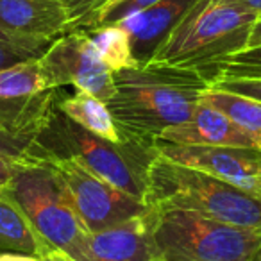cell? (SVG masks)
<instances>
[{
  "mask_svg": "<svg viewBox=\"0 0 261 261\" xmlns=\"http://www.w3.org/2000/svg\"><path fill=\"white\" fill-rule=\"evenodd\" d=\"M38 58H41V56L34 54L31 50H23V48H16L11 47V45L0 43V70L13 65H18V63L27 61V59H38Z\"/></svg>",
  "mask_w": 261,
  "mask_h": 261,
  "instance_id": "cb8c5ba5",
  "label": "cell"
},
{
  "mask_svg": "<svg viewBox=\"0 0 261 261\" xmlns=\"http://www.w3.org/2000/svg\"><path fill=\"white\" fill-rule=\"evenodd\" d=\"M20 158H11V156H2L0 154V186H6L13 177V172H15L16 161Z\"/></svg>",
  "mask_w": 261,
  "mask_h": 261,
  "instance_id": "484cf974",
  "label": "cell"
},
{
  "mask_svg": "<svg viewBox=\"0 0 261 261\" xmlns=\"http://www.w3.org/2000/svg\"><path fill=\"white\" fill-rule=\"evenodd\" d=\"M160 156L220 177L261 197V147L158 145Z\"/></svg>",
  "mask_w": 261,
  "mask_h": 261,
  "instance_id": "30bf717a",
  "label": "cell"
},
{
  "mask_svg": "<svg viewBox=\"0 0 261 261\" xmlns=\"http://www.w3.org/2000/svg\"><path fill=\"white\" fill-rule=\"evenodd\" d=\"M56 102L66 116H70L73 122L88 129L90 133L108 140V142H122L123 136L120 135L115 118L109 113L108 106L98 100L97 97L81 90H77L68 97H61L58 91Z\"/></svg>",
  "mask_w": 261,
  "mask_h": 261,
  "instance_id": "2e32d148",
  "label": "cell"
},
{
  "mask_svg": "<svg viewBox=\"0 0 261 261\" xmlns=\"http://www.w3.org/2000/svg\"><path fill=\"white\" fill-rule=\"evenodd\" d=\"M81 31L88 33L97 54L100 56V59L111 72H118V70L138 65L135 56H133L129 34L118 23H109V25H98Z\"/></svg>",
  "mask_w": 261,
  "mask_h": 261,
  "instance_id": "ac0fdd59",
  "label": "cell"
},
{
  "mask_svg": "<svg viewBox=\"0 0 261 261\" xmlns=\"http://www.w3.org/2000/svg\"><path fill=\"white\" fill-rule=\"evenodd\" d=\"M113 84L106 106L120 135L156 145L163 130L193 115L211 83L195 68L150 61L113 72Z\"/></svg>",
  "mask_w": 261,
  "mask_h": 261,
  "instance_id": "6da1fadb",
  "label": "cell"
},
{
  "mask_svg": "<svg viewBox=\"0 0 261 261\" xmlns=\"http://www.w3.org/2000/svg\"><path fill=\"white\" fill-rule=\"evenodd\" d=\"M108 0H70L66 8H68V13H70V23H68V31H73L91 15L95 13L98 8L106 4Z\"/></svg>",
  "mask_w": 261,
  "mask_h": 261,
  "instance_id": "603a6c76",
  "label": "cell"
},
{
  "mask_svg": "<svg viewBox=\"0 0 261 261\" xmlns=\"http://www.w3.org/2000/svg\"><path fill=\"white\" fill-rule=\"evenodd\" d=\"M48 163L54 165L65 182L77 217L88 232L104 231L150 210L143 199L116 188L79 161L54 160Z\"/></svg>",
  "mask_w": 261,
  "mask_h": 261,
  "instance_id": "52a82bcc",
  "label": "cell"
},
{
  "mask_svg": "<svg viewBox=\"0 0 261 261\" xmlns=\"http://www.w3.org/2000/svg\"><path fill=\"white\" fill-rule=\"evenodd\" d=\"M160 0H108L102 8L91 13L77 29H91L98 25H109V23H118L127 16L140 13L143 9L150 8Z\"/></svg>",
  "mask_w": 261,
  "mask_h": 261,
  "instance_id": "ffe728a7",
  "label": "cell"
},
{
  "mask_svg": "<svg viewBox=\"0 0 261 261\" xmlns=\"http://www.w3.org/2000/svg\"><path fill=\"white\" fill-rule=\"evenodd\" d=\"M160 261H254L261 232L177 207H150Z\"/></svg>",
  "mask_w": 261,
  "mask_h": 261,
  "instance_id": "8992f818",
  "label": "cell"
},
{
  "mask_svg": "<svg viewBox=\"0 0 261 261\" xmlns=\"http://www.w3.org/2000/svg\"><path fill=\"white\" fill-rule=\"evenodd\" d=\"M229 2L261 18V0H229Z\"/></svg>",
  "mask_w": 261,
  "mask_h": 261,
  "instance_id": "4316f807",
  "label": "cell"
},
{
  "mask_svg": "<svg viewBox=\"0 0 261 261\" xmlns=\"http://www.w3.org/2000/svg\"><path fill=\"white\" fill-rule=\"evenodd\" d=\"M41 261H73L72 257H68L65 252H61V250L58 249H52L50 252H47L45 256L40 257Z\"/></svg>",
  "mask_w": 261,
  "mask_h": 261,
  "instance_id": "f546056e",
  "label": "cell"
},
{
  "mask_svg": "<svg viewBox=\"0 0 261 261\" xmlns=\"http://www.w3.org/2000/svg\"><path fill=\"white\" fill-rule=\"evenodd\" d=\"M54 40H50V38L20 36V34L9 33V31H6V29L0 27V43L11 45V47H16V48H23V50H31L38 56H43V52L50 47Z\"/></svg>",
  "mask_w": 261,
  "mask_h": 261,
  "instance_id": "44dd1931",
  "label": "cell"
},
{
  "mask_svg": "<svg viewBox=\"0 0 261 261\" xmlns=\"http://www.w3.org/2000/svg\"><path fill=\"white\" fill-rule=\"evenodd\" d=\"M31 142H33V140L0 135V154H2V156H11V158H25Z\"/></svg>",
  "mask_w": 261,
  "mask_h": 261,
  "instance_id": "d4e9b609",
  "label": "cell"
},
{
  "mask_svg": "<svg viewBox=\"0 0 261 261\" xmlns=\"http://www.w3.org/2000/svg\"><path fill=\"white\" fill-rule=\"evenodd\" d=\"M261 45V18L257 20L256 23L252 25L249 34V41H247V48L249 47H259Z\"/></svg>",
  "mask_w": 261,
  "mask_h": 261,
  "instance_id": "f1b7e54d",
  "label": "cell"
},
{
  "mask_svg": "<svg viewBox=\"0 0 261 261\" xmlns=\"http://www.w3.org/2000/svg\"><path fill=\"white\" fill-rule=\"evenodd\" d=\"M143 200L149 207H177L261 232V197L163 156L150 165Z\"/></svg>",
  "mask_w": 261,
  "mask_h": 261,
  "instance_id": "3957f363",
  "label": "cell"
},
{
  "mask_svg": "<svg viewBox=\"0 0 261 261\" xmlns=\"http://www.w3.org/2000/svg\"><path fill=\"white\" fill-rule=\"evenodd\" d=\"M197 2L199 0H160L118 22L129 34L133 56L138 65H147L156 59L165 41Z\"/></svg>",
  "mask_w": 261,
  "mask_h": 261,
  "instance_id": "7c38bea8",
  "label": "cell"
},
{
  "mask_svg": "<svg viewBox=\"0 0 261 261\" xmlns=\"http://www.w3.org/2000/svg\"><path fill=\"white\" fill-rule=\"evenodd\" d=\"M6 188L48 245L73 261H86L91 232L77 217L72 197L54 165L20 158Z\"/></svg>",
  "mask_w": 261,
  "mask_h": 261,
  "instance_id": "5b68a950",
  "label": "cell"
},
{
  "mask_svg": "<svg viewBox=\"0 0 261 261\" xmlns=\"http://www.w3.org/2000/svg\"><path fill=\"white\" fill-rule=\"evenodd\" d=\"M86 261H160L152 236V210L91 232Z\"/></svg>",
  "mask_w": 261,
  "mask_h": 261,
  "instance_id": "4fadbf2b",
  "label": "cell"
},
{
  "mask_svg": "<svg viewBox=\"0 0 261 261\" xmlns=\"http://www.w3.org/2000/svg\"><path fill=\"white\" fill-rule=\"evenodd\" d=\"M211 86L261 102V79H215L211 81Z\"/></svg>",
  "mask_w": 261,
  "mask_h": 261,
  "instance_id": "7402d4cb",
  "label": "cell"
},
{
  "mask_svg": "<svg viewBox=\"0 0 261 261\" xmlns=\"http://www.w3.org/2000/svg\"><path fill=\"white\" fill-rule=\"evenodd\" d=\"M257 16L229 0H199L170 34L154 61L195 68L210 81L225 58L247 48Z\"/></svg>",
  "mask_w": 261,
  "mask_h": 261,
  "instance_id": "277c9868",
  "label": "cell"
},
{
  "mask_svg": "<svg viewBox=\"0 0 261 261\" xmlns=\"http://www.w3.org/2000/svg\"><path fill=\"white\" fill-rule=\"evenodd\" d=\"M158 145L190 147H259L252 136L218 109L200 102L186 122L163 130Z\"/></svg>",
  "mask_w": 261,
  "mask_h": 261,
  "instance_id": "8fae6325",
  "label": "cell"
},
{
  "mask_svg": "<svg viewBox=\"0 0 261 261\" xmlns=\"http://www.w3.org/2000/svg\"><path fill=\"white\" fill-rule=\"evenodd\" d=\"M68 23V8L61 0H0V27L9 33L54 40Z\"/></svg>",
  "mask_w": 261,
  "mask_h": 261,
  "instance_id": "5bb4252c",
  "label": "cell"
},
{
  "mask_svg": "<svg viewBox=\"0 0 261 261\" xmlns=\"http://www.w3.org/2000/svg\"><path fill=\"white\" fill-rule=\"evenodd\" d=\"M38 59L0 70V135L33 140L50 113L58 90L48 86Z\"/></svg>",
  "mask_w": 261,
  "mask_h": 261,
  "instance_id": "ba28073f",
  "label": "cell"
},
{
  "mask_svg": "<svg viewBox=\"0 0 261 261\" xmlns=\"http://www.w3.org/2000/svg\"><path fill=\"white\" fill-rule=\"evenodd\" d=\"M254 261H261V247H259V249H257L256 256H254Z\"/></svg>",
  "mask_w": 261,
  "mask_h": 261,
  "instance_id": "4dcf8cb0",
  "label": "cell"
},
{
  "mask_svg": "<svg viewBox=\"0 0 261 261\" xmlns=\"http://www.w3.org/2000/svg\"><path fill=\"white\" fill-rule=\"evenodd\" d=\"M0 261H41L33 254H18V252H0Z\"/></svg>",
  "mask_w": 261,
  "mask_h": 261,
  "instance_id": "83f0119b",
  "label": "cell"
},
{
  "mask_svg": "<svg viewBox=\"0 0 261 261\" xmlns=\"http://www.w3.org/2000/svg\"><path fill=\"white\" fill-rule=\"evenodd\" d=\"M61 2H65V4H68V2H70V0H61Z\"/></svg>",
  "mask_w": 261,
  "mask_h": 261,
  "instance_id": "1f68e13d",
  "label": "cell"
},
{
  "mask_svg": "<svg viewBox=\"0 0 261 261\" xmlns=\"http://www.w3.org/2000/svg\"><path fill=\"white\" fill-rule=\"evenodd\" d=\"M40 68L48 86H73L97 97L104 104L115 95L113 72L97 54L88 33L73 29L58 36L43 52Z\"/></svg>",
  "mask_w": 261,
  "mask_h": 261,
  "instance_id": "9c48e42d",
  "label": "cell"
},
{
  "mask_svg": "<svg viewBox=\"0 0 261 261\" xmlns=\"http://www.w3.org/2000/svg\"><path fill=\"white\" fill-rule=\"evenodd\" d=\"M200 102L211 106L247 130L261 147V102L245 95L231 93L210 84Z\"/></svg>",
  "mask_w": 261,
  "mask_h": 261,
  "instance_id": "e0dca14e",
  "label": "cell"
},
{
  "mask_svg": "<svg viewBox=\"0 0 261 261\" xmlns=\"http://www.w3.org/2000/svg\"><path fill=\"white\" fill-rule=\"evenodd\" d=\"M25 156L43 161L75 160L116 188L143 199L149 168L160 152L152 143L127 136H123L122 142H108L73 122L54 100Z\"/></svg>",
  "mask_w": 261,
  "mask_h": 261,
  "instance_id": "7a4b0ae2",
  "label": "cell"
},
{
  "mask_svg": "<svg viewBox=\"0 0 261 261\" xmlns=\"http://www.w3.org/2000/svg\"><path fill=\"white\" fill-rule=\"evenodd\" d=\"M215 79H261V45L243 48L218 63L210 83Z\"/></svg>",
  "mask_w": 261,
  "mask_h": 261,
  "instance_id": "d6986e66",
  "label": "cell"
},
{
  "mask_svg": "<svg viewBox=\"0 0 261 261\" xmlns=\"http://www.w3.org/2000/svg\"><path fill=\"white\" fill-rule=\"evenodd\" d=\"M50 247L33 227L23 210L6 186H0V252L45 256Z\"/></svg>",
  "mask_w": 261,
  "mask_h": 261,
  "instance_id": "9a60e30c",
  "label": "cell"
}]
</instances>
